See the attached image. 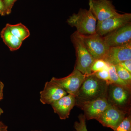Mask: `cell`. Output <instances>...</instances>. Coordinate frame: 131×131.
<instances>
[{
	"mask_svg": "<svg viewBox=\"0 0 131 131\" xmlns=\"http://www.w3.org/2000/svg\"><path fill=\"white\" fill-rule=\"evenodd\" d=\"M67 94L60 86L50 81L46 83L43 89L40 92V101L44 105H51Z\"/></svg>",
	"mask_w": 131,
	"mask_h": 131,
	"instance_id": "4fadbf2b",
	"label": "cell"
},
{
	"mask_svg": "<svg viewBox=\"0 0 131 131\" xmlns=\"http://www.w3.org/2000/svg\"><path fill=\"white\" fill-rule=\"evenodd\" d=\"M4 84L1 81H0V101L3 98V89Z\"/></svg>",
	"mask_w": 131,
	"mask_h": 131,
	"instance_id": "484cf974",
	"label": "cell"
},
{
	"mask_svg": "<svg viewBox=\"0 0 131 131\" xmlns=\"http://www.w3.org/2000/svg\"><path fill=\"white\" fill-rule=\"evenodd\" d=\"M109 84L107 82L96 77L94 73L86 76L76 97L75 105L99 98H106Z\"/></svg>",
	"mask_w": 131,
	"mask_h": 131,
	"instance_id": "6da1fadb",
	"label": "cell"
},
{
	"mask_svg": "<svg viewBox=\"0 0 131 131\" xmlns=\"http://www.w3.org/2000/svg\"><path fill=\"white\" fill-rule=\"evenodd\" d=\"M131 131V115L126 116L122 120L115 130L114 131Z\"/></svg>",
	"mask_w": 131,
	"mask_h": 131,
	"instance_id": "44dd1931",
	"label": "cell"
},
{
	"mask_svg": "<svg viewBox=\"0 0 131 131\" xmlns=\"http://www.w3.org/2000/svg\"><path fill=\"white\" fill-rule=\"evenodd\" d=\"M109 67L110 65L107 63L103 59H96L94 61L92 65L91 71L92 73H95L103 70H108Z\"/></svg>",
	"mask_w": 131,
	"mask_h": 131,
	"instance_id": "d6986e66",
	"label": "cell"
},
{
	"mask_svg": "<svg viewBox=\"0 0 131 131\" xmlns=\"http://www.w3.org/2000/svg\"><path fill=\"white\" fill-rule=\"evenodd\" d=\"M0 15L2 16L6 15L5 7L2 0H0Z\"/></svg>",
	"mask_w": 131,
	"mask_h": 131,
	"instance_id": "d4e9b609",
	"label": "cell"
},
{
	"mask_svg": "<svg viewBox=\"0 0 131 131\" xmlns=\"http://www.w3.org/2000/svg\"><path fill=\"white\" fill-rule=\"evenodd\" d=\"M71 39L75 50L77 58L75 69L86 76L90 74L93 73L91 68L95 60L86 48L81 34L76 31L71 35Z\"/></svg>",
	"mask_w": 131,
	"mask_h": 131,
	"instance_id": "7a4b0ae2",
	"label": "cell"
},
{
	"mask_svg": "<svg viewBox=\"0 0 131 131\" xmlns=\"http://www.w3.org/2000/svg\"><path fill=\"white\" fill-rule=\"evenodd\" d=\"M31 131H43L42 130H31Z\"/></svg>",
	"mask_w": 131,
	"mask_h": 131,
	"instance_id": "f1b7e54d",
	"label": "cell"
},
{
	"mask_svg": "<svg viewBox=\"0 0 131 131\" xmlns=\"http://www.w3.org/2000/svg\"><path fill=\"white\" fill-rule=\"evenodd\" d=\"M86 76L74 69L66 77L59 78L52 77L50 81L60 86L67 93L73 95L76 97Z\"/></svg>",
	"mask_w": 131,
	"mask_h": 131,
	"instance_id": "5b68a950",
	"label": "cell"
},
{
	"mask_svg": "<svg viewBox=\"0 0 131 131\" xmlns=\"http://www.w3.org/2000/svg\"><path fill=\"white\" fill-rule=\"evenodd\" d=\"M96 20L90 9L80 8L77 13L69 17L67 22L69 25L75 27L80 34L90 35L96 33Z\"/></svg>",
	"mask_w": 131,
	"mask_h": 131,
	"instance_id": "3957f363",
	"label": "cell"
},
{
	"mask_svg": "<svg viewBox=\"0 0 131 131\" xmlns=\"http://www.w3.org/2000/svg\"><path fill=\"white\" fill-rule=\"evenodd\" d=\"M108 72L111 83L119 84L123 86L131 89V84L124 81L119 77L115 70V66L110 65Z\"/></svg>",
	"mask_w": 131,
	"mask_h": 131,
	"instance_id": "e0dca14e",
	"label": "cell"
},
{
	"mask_svg": "<svg viewBox=\"0 0 131 131\" xmlns=\"http://www.w3.org/2000/svg\"><path fill=\"white\" fill-rule=\"evenodd\" d=\"M108 47H115L131 41V23L111 32L103 37Z\"/></svg>",
	"mask_w": 131,
	"mask_h": 131,
	"instance_id": "7c38bea8",
	"label": "cell"
},
{
	"mask_svg": "<svg viewBox=\"0 0 131 131\" xmlns=\"http://www.w3.org/2000/svg\"><path fill=\"white\" fill-rule=\"evenodd\" d=\"M89 9L98 21H103L119 14L110 0H89Z\"/></svg>",
	"mask_w": 131,
	"mask_h": 131,
	"instance_id": "ba28073f",
	"label": "cell"
},
{
	"mask_svg": "<svg viewBox=\"0 0 131 131\" xmlns=\"http://www.w3.org/2000/svg\"><path fill=\"white\" fill-rule=\"evenodd\" d=\"M116 72L120 79L131 84V73L119 64L115 66Z\"/></svg>",
	"mask_w": 131,
	"mask_h": 131,
	"instance_id": "ac0fdd59",
	"label": "cell"
},
{
	"mask_svg": "<svg viewBox=\"0 0 131 131\" xmlns=\"http://www.w3.org/2000/svg\"><path fill=\"white\" fill-rule=\"evenodd\" d=\"M94 73L96 76V77L99 79L106 81L109 83H111L108 70H103L100 71H96Z\"/></svg>",
	"mask_w": 131,
	"mask_h": 131,
	"instance_id": "7402d4cb",
	"label": "cell"
},
{
	"mask_svg": "<svg viewBox=\"0 0 131 131\" xmlns=\"http://www.w3.org/2000/svg\"><path fill=\"white\" fill-rule=\"evenodd\" d=\"M131 21L130 13L119 14L103 21H98L96 25V32L102 37L130 23Z\"/></svg>",
	"mask_w": 131,
	"mask_h": 131,
	"instance_id": "52a82bcc",
	"label": "cell"
},
{
	"mask_svg": "<svg viewBox=\"0 0 131 131\" xmlns=\"http://www.w3.org/2000/svg\"><path fill=\"white\" fill-rule=\"evenodd\" d=\"M82 36L86 48L94 59H104L110 47L106 44L103 37L96 33Z\"/></svg>",
	"mask_w": 131,
	"mask_h": 131,
	"instance_id": "8992f818",
	"label": "cell"
},
{
	"mask_svg": "<svg viewBox=\"0 0 131 131\" xmlns=\"http://www.w3.org/2000/svg\"><path fill=\"white\" fill-rule=\"evenodd\" d=\"M110 105L106 98H101L80 103L77 106L84 111L86 119L89 120H96Z\"/></svg>",
	"mask_w": 131,
	"mask_h": 131,
	"instance_id": "8fae6325",
	"label": "cell"
},
{
	"mask_svg": "<svg viewBox=\"0 0 131 131\" xmlns=\"http://www.w3.org/2000/svg\"><path fill=\"white\" fill-rule=\"evenodd\" d=\"M75 96L68 94L51 104L54 113L60 119L65 120L69 116L71 111L76 105Z\"/></svg>",
	"mask_w": 131,
	"mask_h": 131,
	"instance_id": "5bb4252c",
	"label": "cell"
},
{
	"mask_svg": "<svg viewBox=\"0 0 131 131\" xmlns=\"http://www.w3.org/2000/svg\"><path fill=\"white\" fill-rule=\"evenodd\" d=\"M131 59V41L119 46L109 47L103 59L109 65L115 66Z\"/></svg>",
	"mask_w": 131,
	"mask_h": 131,
	"instance_id": "30bf717a",
	"label": "cell"
},
{
	"mask_svg": "<svg viewBox=\"0 0 131 131\" xmlns=\"http://www.w3.org/2000/svg\"><path fill=\"white\" fill-rule=\"evenodd\" d=\"M0 131H8V126L0 120Z\"/></svg>",
	"mask_w": 131,
	"mask_h": 131,
	"instance_id": "4316f807",
	"label": "cell"
},
{
	"mask_svg": "<svg viewBox=\"0 0 131 131\" xmlns=\"http://www.w3.org/2000/svg\"><path fill=\"white\" fill-rule=\"evenodd\" d=\"M1 35L3 42L12 51L18 50L21 46L23 41L13 35L6 27L2 29Z\"/></svg>",
	"mask_w": 131,
	"mask_h": 131,
	"instance_id": "9a60e30c",
	"label": "cell"
},
{
	"mask_svg": "<svg viewBox=\"0 0 131 131\" xmlns=\"http://www.w3.org/2000/svg\"><path fill=\"white\" fill-rule=\"evenodd\" d=\"M13 35L23 41L30 35V31L25 26L21 24L12 25L7 24L6 25Z\"/></svg>",
	"mask_w": 131,
	"mask_h": 131,
	"instance_id": "2e32d148",
	"label": "cell"
},
{
	"mask_svg": "<svg viewBox=\"0 0 131 131\" xmlns=\"http://www.w3.org/2000/svg\"><path fill=\"white\" fill-rule=\"evenodd\" d=\"M127 113L110 105L96 120L103 126L109 127L114 131L126 117Z\"/></svg>",
	"mask_w": 131,
	"mask_h": 131,
	"instance_id": "9c48e42d",
	"label": "cell"
},
{
	"mask_svg": "<svg viewBox=\"0 0 131 131\" xmlns=\"http://www.w3.org/2000/svg\"><path fill=\"white\" fill-rule=\"evenodd\" d=\"M130 98V88L113 83L108 84L106 99L111 105L127 112Z\"/></svg>",
	"mask_w": 131,
	"mask_h": 131,
	"instance_id": "277c9868",
	"label": "cell"
},
{
	"mask_svg": "<svg viewBox=\"0 0 131 131\" xmlns=\"http://www.w3.org/2000/svg\"><path fill=\"white\" fill-rule=\"evenodd\" d=\"M119 64L123 68L128 71L130 73H131V59L122 62Z\"/></svg>",
	"mask_w": 131,
	"mask_h": 131,
	"instance_id": "cb8c5ba5",
	"label": "cell"
},
{
	"mask_svg": "<svg viewBox=\"0 0 131 131\" xmlns=\"http://www.w3.org/2000/svg\"></svg>",
	"mask_w": 131,
	"mask_h": 131,
	"instance_id": "f546056e",
	"label": "cell"
},
{
	"mask_svg": "<svg viewBox=\"0 0 131 131\" xmlns=\"http://www.w3.org/2000/svg\"><path fill=\"white\" fill-rule=\"evenodd\" d=\"M16 0H2L5 6L6 14L9 15L12 12V8Z\"/></svg>",
	"mask_w": 131,
	"mask_h": 131,
	"instance_id": "603a6c76",
	"label": "cell"
},
{
	"mask_svg": "<svg viewBox=\"0 0 131 131\" xmlns=\"http://www.w3.org/2000/svg\"><path fill=\"white\" fill-rule=\"evenodd\" d=\"M4 113V111L2 108H1L0 107V118H1V116Z\"/></svg>",
	"mask_w": 131,
	"mask_h": 131,
	"instance_id": "83f0119b",
	"label": "cell"
},
{
	"mask_svg": "<svg viewBox=\"0 0 131 131\" xmlns=\"http://www.w3.org/2000/svg\"><path fill=\"white\" fill-rule=\"evenodd\" d=\"M79 121H76L74 127L76 131H88L86 125V119L84 114H81L78 116Z\"/></svg>",
	"mask_w": 131,
	"mask_h": 131,
	"instance_id": "ffe728a7",
	"label": "cell"
}]
</instances>
